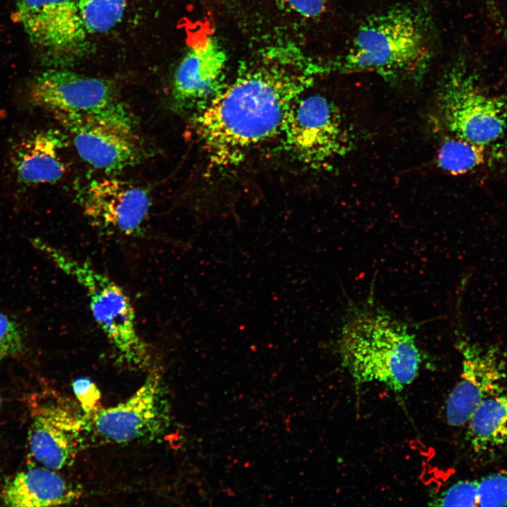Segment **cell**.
I'll list each match as a JSON object with an SVG mask.
<instances>
[{"mask_svg": "<svg viewBox=\"0 0 507 507\" xmlns=\"http://www.w3.org/2000/svg\"><path fill=\"white\" fill-rule=\"evenodd\" d=\"M434 506H479V480H461L442 492L432 501Z\"/></svg>", "mask_w": 507, "mask_h": 507, "instance_id": "44dd1931", "label": "cell"}, {"mask_svg": "<svg viewBox=\"0 0 507 507\" xmlns=\"http://www.w3.org/2000/svg\"><path fill=\"white\" fill-rule=\"evenodd\" d=\"M30 96L35 104L55 118L73 115L134 133V116L107 80L50 69L34 79Z\"/></svg>", "mask_w": 507, "mask_h": 507, "instance_id": "5b68a950", "label": "cell"}, {"mask_svg": "<svg viewBox=\"0 0 507 507\" xmlns=\"http://www.w3.org/2000/svg\"><path fill=\"white\" fill-rule=\"evenodd\" d=\"M80 496L77 487L42 465L17 473L5 485L1 500L8 506H56L70 504Z\"/></svg>", "mask_w": 507, "mask_h": 507, "instance_id": "5bb4252c", "label": "cell"}, {"mask_svg": "<svg viewBox=\"0 0 507 507\" xmlns=\"http://www.w3.org/2000/svg\"><path fill=\"white\" fill-rule=\"evenodd\" d=\"M282 134L287 149L314 169L346 156L355 146L354 134L339 108L320 94L301 95L294 102Z\"/></svg>", "mask_w": 507, "mask_h": 507, "instance_id": "8992f818", "label": "cell"}, {"mask_svg": "<svg viewBox=\"0 0 507 507\" xmlns=\"http://www.w3.org/2000/svg\"><path fill=\"white\" fill-rule=\"evenodd\" d=\"M35 244L84 289L95 322L123 361L137 369L149 368L150 351L139 334L134 309L125 290L90 263L46 242Z\"/></svg>", "mask_w": 507, "mask_h": 507, "instance_id": "277c9868", "label": "cell"}, {"mask_svg": "<svg viewBox=\"0 0 507 507\" xmlns=\"http://www.w3.org/2000/svg\"><path fill=\"white\" fill-rule=\"evenodd\" d=\"M82 415L60 403L38 408L34 412L28 437L33 458L55 470L71 465L85 446Z\"/></svg>", "mask_w": 507, "mask_h": 507, "instance_id": "7c38bea8", "label": "cell"}, {"mask_svg": "<svg viewBox=\"0 0 507 507\" xmlns=\"http://www.w3.org/2000/svg\"><path fill=\"white\" fill-rule=\"evenodd\" d=\"M79 196L81 208L92 224L125 236L141 233L151 205L146 189L113 177L89 181Z\"/></svg>", "mask_w": 507, "mask_h": 507, "instance_id": "9c48e42d", "label": "cell"}, {"mask_svg": "<svg viewBox=\"0 0 507 507\" xmlns=\"http://www.w3.org/2000/svg\"><path fill=\"white\" fill-rule=\"evenodd\" d=\"M483 146L457 137L448 139L439 148L437 164L451 174L467 173L484 162Z\"/></svg>", "mask_w": 507, "mask_h": 507, "instance_id": "ac0fdd59", "label": "cell"}, {"mask_svg": "<svg viewBox=\"0 0 507 507\" xmlns=\"http://www.w3.org/2000/svg\"><path fill=\"white\" fill-rule=\"evenodd\" d=\"M51 0H16L15 14L31 42L48 47Z\"/></svg>", "mask_w": 507, "mask_h": 507, "instance_id": "ffe728a7", "label": "cell"}, {"mask_svg": "<svg viewBox=\"0 0 507 507\" xmlns=\"http://www.w3.org/2000/svg\"><path fill=\"white\" fill-rule=\"evenodd\" d=\"M479 506H507V469L479 480Z\"/></svg>", "mask_w": 507, "mask_h": 507, "instance_id": "7402d4cb", "label": "cell"}, {"mask_svg": "<svg viewBox=\"0 0 507 507\" xmlns=\"http://www.w3.org/2000/svg\"><path fill=\"white\" fill-rule=\"evenodd\" d=\"M73 390L84 413L99 408L97 406L101 393L92 380L83 377L75 380L73 383Z\"/></svg>", "mask_w": 507, "mask_h": 507, "instance_id": "cb8c5ba5", "label": "cell"}, {"mask_svg": "<svg viewBox=\"0 0 507 507\" xmlns=\"http://www.w3.org/2000/svg\"><path fill=\"white\" fill-rule=\"evenodd\" d=\"M442 124L455 137L484 146L498 139L506 129L501 104L485 94L462 63L444 75L436 97Z\"/></svg>", "mask_w": 507, "mask_h": 507, "instance_id": "ba28073f", "label": "cell"}, {"mask_svg": "<svg viewBox=\"0 0 507 507\" xmlns=\"http://www.w3.org/2000/svg\"><path fill=\"white\" fill-rule=\"evenodd\" d=\"M82 421L85 446L89 442L126 444L157 439L169 423L168 404L159 371L152 370L123 402L84 413Z\"/></svg>", "mask_w": 507, "mask_h": 507, "instance_id": "52a82bcc", "label": "cell"}, {"mask_svg": "<svg viewBox=\"0 0 507 507\" xmlns=\"http://www.w3.org/2000/svg\"><path fill=\"white\" fill-rule=\"evenodd\" d=\"M64 141L58 132L52 130L22 140L13 156L18 179L29 185L54 183L61 179L65 171L61 156Z\"/></svg>", "mask_w": 507, "mask_h": 507, "instance_id": "9a60e30c", "label": "cell"}, {"mask_svg": "<svg viewBox=\"0 0 507 507\" xmlns=\"http://www.w3.org/2000/svg\"><path fill=\"white\" fill-rule=\"evenodd\" d=\"M344 367L356 384L377 382L401 392L417 376L420 354L407 327L382 311H355L339 340Z\"/></svg>", "mask_w": 507, "mask_h": 507, "instance_id": "3957f363", "label": "cell"}, {"mask_svg": "<svg viewBox=\"0 0 507 507\" xmlns=\"http://www.w3.org/2000/svg\"><path fill=\"white\" fill-rule=\"evenodd\" d=\"M292 45L271 46L240 68L234 80L198 111L196 134L209 161L235 165L255 147L282 134L294 102L330 72Z\"/></svg>", "mask_w": 507, "mask_h": 507, "instance_id": "6da1fadb", "label": "cell"}, {"mask_svg": "<svg viewBox=\"0 0 507 507\" xmlns=\"http://www.w3.org/2000/svg\"><path fill=\"white\" fill-rule=\"evenodd\" d=\"M55 118L71 136L80 158L96 169L118 173L140 163L143 158L134 133L73 115Z\"/></svg>", "mask_w": 507, "mask_h": 507, "instance_id": "8fae6325", "label": "cell"}, {"mask_svg": "<svg viewBox=\"0 0 507 507\" xmlns=\"http://www.w3.org/2000/svg\"><path fill=\"white\" fill-rule=\"evenodd\" d=\"M468 440L474 451L482 453L507 443V392L484 399L468 421Z\"/></svg>", "mask_w": 507, "mask_h": 507, "instance_id": "2e32d148", "label": "cell"}, {"mask_svg": "<svg viewBox=\"0 0 507 507\" xmlns=\"http://www.w3.org/2000/svg\"><path fill=\"white\" fill-rule=\"evenodd\" d=\"M24 346L25 334L20 325L0 312V363L8 356L21 353Z\"/></svg>", "mask_w": 507, "mask_h": 507, "instance_id": "603a6c76", "label": "cell"}, {"mask_svg": "<svg viewBox=\"0 0 507 507\" xmlns=\"http://www.w3.org/2000/svg\"><path fill=\"white\" fill-rule=\"evenodd\" d=\"M462 373L446 401V418L453 427L465 424L486 398L503 391L506 363L499 349L461 344Z\"/></svg>", "mask_w": 507, "mask_h": 507, "instance_id": "30bf717a", "label": "cell"}, {"mask_svg": "<svg viewBox=\"0 0 507 507\" xmlns=\"http://www.w3.org/2000/svg\"><path fill=\"white\" fill-rule=\"evenodd\" d=\"M78 5L87 33H103L121 20L126 0H78Z\"/></svg>", "mask_w": 507, "mask_h": 507, "instance_id": "d6986e66", "label": "cell"}, {"mask_svg": "<svg viewBox=\"0 0 507 507\" xmlns=\"http://www.w3.org/2000/svg\"><path fill=\"white\" fill-rule=\"evenodd\" d=\"M226 55L213 36L202 35L190 45L177 67L173 97L180 109L204 107L224 87Z\"/></svg>", "mask_w": 507, "mask_h": 507, "instance_id": "4fadbf2b", "label": "cell"}, {"mask_svg": "<svg viewBox=\"0 0 507 507\" xmlns=\"http://www.w3.org/2000/svg\"><path fill=\"white\" fill-rule=\"evenodd\" d=\"M286 9L300 17L311 19L318 17L325 8L327 0H277Z\"/></svg>", "mask_w": 507, "mask_h": 507, "instance_id": "d4e9b609", "label": "cell"}, {"mask_svg": "<svg viewBox=\"0 0 507 507\" xmlns=\"http://www.w3.org/2000/svg\"><path fill=\"white\" fill-rule=\"evenodd\" d=\"M427 16L411 6H398L367 18L344 56L331 71L375 73L394 84H417L433 58Z\"/></svg>", "mask_w": 507, "mask_h": 507, "instance_id": "7a4b0ae2", "label": "cell"}, {"mask_svg": "<svg viewBox=\"0 0 507 507\" xmlns=\"http://www.w3.org/2000/svg\"><path fill=\"white\" fill-rule=\"evenodd\" d=\"M79 10L78 0H51L48 47L70 51L86 38Z\"/></svg>", "mask_w": 507, "mask_h": 507, "instance_id": "e0dca14e", "label": "cell"}]
</instances>
